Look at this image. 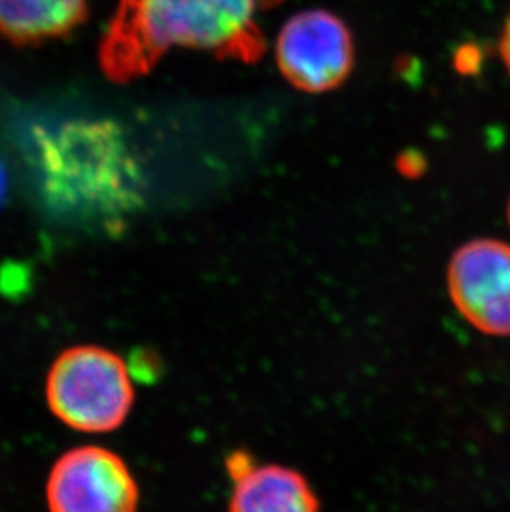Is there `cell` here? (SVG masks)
<instances>
[{
    "mask_svg": "<svg viewBox=\"0 0 510 512\" xmlns=\"http://www.w3.org/2000/svg\"><path fill=\"white\" fill-rule=\"evenodd\" d=\"M87 14L88 0H0V34L37 44L70 34Z\"/></svg>",
    "mask_w": 510,
    "mask_h": 512,
    "instance_id": "8",
    "label": "cell"
},
{
    "mask_svg": "<svg viewBox=\"0 0 510 512\" xmlns=\"http://www.w3.org/2000/svg\"><path fill=\"white\" fill-rule=\"evenodd\" d=\"M282 0H118L100 44L111 82L145 77L169 50L254 63L265 52L260 17Z\"/></svg>",
    "mask_w": 510,
    "mask_h": 512,
    "instance_id": "1",
    "label": "cell"
},
{
    "mask_svg": "<svg viewBox=\"0 0 510 512\" xmlns=\"http://www.w3.org/2000/svg\"><path fill=\"white\" fill-rule=\"evenodd\" d=\"M353 39L343 20L327 10H304L285 22L275 44L280 72L295 88L328 92L352 72Z\"/></svg>",
    "mask_w": 510,
    "mask_h": 512,
    "instance_id": "4",
    "label": "cell"
},
{
    "mask_svg": "<svg viewBox=\"0 0 510 512\" xmlns=\"http://www.w3.org/2000/svg\"><path fill=\"white\" fill-rule=\"evenodd\" d=\"M499 54H501L502 63L506 67L510 77V14L502 27L501 40H499Z\"/></svg>",
    "mask_w": 510,
    "mask_h": 512,
    "instance_id": "10",
    "label": "cell"
},
{
    "mask_svg": "<svg viewBox=\"0 0 510 512\" xmlns=\"http://www.w3.org/2000/svg\"><path fill=\"white\" fill-rule=\"evenodd\" d=\"M507 218H509V224H510V199H509V206H507Z\"/></svg>",
    "mask_w": 510,
    "mask_h": 512,
    "instance_id": "12",
    "label": "cell"
},
{
    "mask_svg": "<svg viewBox=\"0 0 510 512\" xmlns=\"http://www.w3.org/2000/svg\"><path fill=\"white\" fill-rule=\"evenodd\" d=\"M50 512H136L140 489L123 458L78 446L57 459L47 479Z\"/></svg>",
    "mask_w": 510,
    "mask_h": 512,
    "instance_id": "5",
    "label": "cell"
},
{
    "mask_svg": "<svg viewBox=\"0 0 510 512\" xmlns=\"http://www.w3.org/2000/svg\"><path fill=\"white\" fill-rule=\"evenodd\" d=\"M5 193H7V171L0 161V204L4 203Z\"/></svg>",
    "mask_w": 510,
    "mask_h": 512,
    "instance_id": "11",
    "label": "cell"
},
{
    "mask_svg": "<svg viewBox=\"0 0 510 512\" xmlns=\"http://www.w3.org/2000/svg\"><path fill=\"white\" fill-rule=\"evenodd\" d=\"M255 466H257L255 459L247 451H234L226 461L227 473L231 476L232 481L249 473Z\"/></svg>",
    "mask_w": 510,
    "mask_h": 512,
    "instance_id": "9",
    "label": "cell"
},
{
    "mask_svg": "<svg viewBox=\"0 0 510 512\" xmlns=\"http://www.w3.org/2000/svg\"><path fill=\"white\" fill-rule=\"evenodd\" d=\"M449 297L462 319L489 337H510V246L472 239L448 267Z\"/></svg>",
    "mask_w": 510,
    "mask_h": 512,
    "instance_id": "6",
    "label": "cell"
},
{
    "mask_svg": "<svg viewBox=\"0 0 510 512\" xmlns=\"http://www.w3.org/2000/svg\"><path fill=\"white\" fill-rule=\"evenodd\" d=\"M229 512H320V501L304 474L265 464L234 481Z\"/></svg>",
    "mask_w": 510,
    "mask_h": 512,
    "instance_id": "7",
    "label": "cell"
},
{
    "mask_svg": "<svg viewBox=\"0 0 510 512\" xmlns=\"http://www.w3.org/2000/svg\"><path fill=\"white\" fill-rule=\"evenodd\" d=\"M32 168L42 196L63 214L118 224L143 198L140 163L113 121L40 128Z\"/></svg>",
    "mask_w": 510,
    "mask_h": 512,
    "instance_id": "2",
    "label": "cell"
},
{
    "mask_svg": "<svg viewBox=\"0 0 510 512\" xmlns=\"http://www.w3.org/2000/svg\"><path fill=\"white\" fill-rule=\"evenodd\" d=\"M45 397L53 415L72 430L110 433L130 415L135 388L120 355L97 345H78L53 362Z\"/></svg>",
    "mask_w": 510,
    "mask_h": 512,
    "instance_id": "3",
    "label": "cell"
}]
</instances>
